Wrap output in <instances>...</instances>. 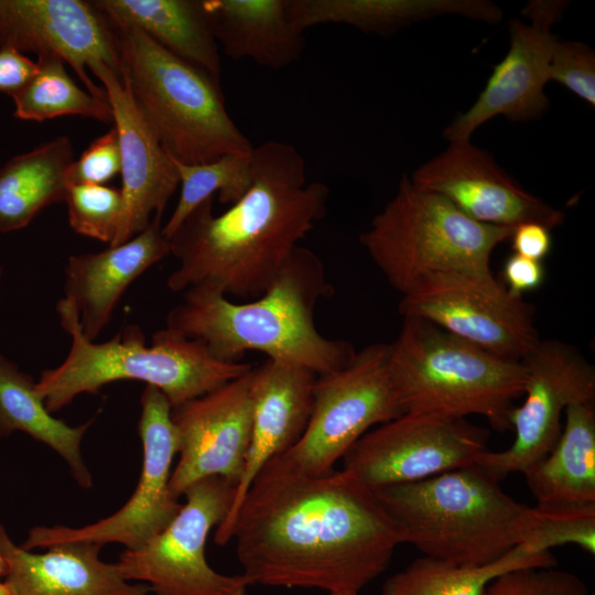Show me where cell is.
I'll return each instance as SVG.
<instances>
[{
	"label": "cell",
	"instance_id": "cell-28",
	"mask_svg": "<svg viewBox=\"0 0 595 595\" xmlns=\"http://www.w3.org/2000/svg\"><path fill=\"white\" fill-rule=\"evenodd\" d=\"M93 420L71 426L46 409L33 378L0 354V437L23 432L54 450L67 463L76 483L93 486L80 452L83 436Z\"/></svg>",
	"mask_w": 595,
	"mask_h": 595
},
{
	"label": "cell",
	"instance_id": "cell-25",
	"mask_svg": "<svg viewBox=\"0 0 595 595\" xmlns=\"http://www.w3.org/2000/svg\"><path fill=\"white\" fill-rule=\"evenodd\" d=\"M290 13L303 31L332 23L379 35L441 15L491 24L502 18L501 9L488 0H290Z\"/></svg>",
	"mask_w": 595,
	"mask_h": 595
},
{
	"label": "cell",
	"instance_id": "cell-40",
	"mask_svg": "<svg viewBox=\"0 0 595 595\" xmlns=\"http://www.w3.org/2000/svg\"><path fill=\"white\" fill-rule=\"evenodd\" d=\"M6 575V561L0 552V595H12L6 582H1V577Z\"/></svg>",
	"mask_w": 595,
	"mask_h": 595
},
{
	"label": "cell",
	"instance_id": "cell-32",
	"mask_svg": "<svg viewBox=\"0 0 595 595\" xmlns=\"http://www.w3.org/2000/svg\"><path fill=\"white\" fill-rule=\"evenodd\" d=\"M64 202L69 226L75 232L115 246L126 215L121 188L72 184Z\"/></svg>",
	"mask_w": 595,
	"mask_h": 595
},
{
	"label": "cell",
	"instance_id": "cell-33",
	"mask_svg": "<svg viewBox=\"0 0 595 595\" xmlns=\"http://www.w3.org/2000/svg\"><path fill=\"white\" fill-rule=\"evenodd\" d=\"M536 509L538 520L527 544L538 551H551L554 547L572 543L595 553V505L559 510Z\"/></svg>",
	"mask_w": 595,
	"mask_h": 595
},
{
	"label": "cell",
	"instance_id": "cell-13",
	"mask_svg": "<svg viewBox=\"0 0 595 595\" xmlns=\"http://www.w3.org/2000/svg\"><path fill=\"white\" fill-rule=\"evenodd\" d=\"M520 363L524 401L509 414L515 441L505 451L484 452L476 462L499 482L510 473L523 474L552 450L570 404L595 401V369L570 344L540 339Z\"/></svg>",
	"mask_w": 595,
	"mask_h": 595
},
{
	"label": "cell",
	"instance_id": "cell-31",
	"mask_svg": "<svg viewBox=\"0 0 595 595\" xmlns=\"http://www.w3.org/2000/svg\"><path fill=\"white\" fill-rule=\"evenodd\" d=\"M251 153H229L201 164H185L172 158L180 178L177 204L162 227L170 239L183 220L203 202L218 193L224 205L238 202L252 184Z\"/></svg>",
	"mask_w": 595,
	"mask_h": 595
},
{
	"label": "cell",
	"instance_id": "cell-14",
	"mask_svg": "<svg viewBox=\"0 0 595 595\" xmlns=\"http://www.w3.org/2000/svg\"><path fill=\"white\" fill-rule=\"evenodd\" d=\"M487 437L466 419L403 413L365 433L343 457V469L371 490L418 482L476 464Z\"/></svg>",
	"mask_w": 595,
	"mask_h": 595
},
{
	"label": "cell",
	"instance_id": "cell-9",
	"mask_svg": "<svg viewBox=\"0 0 595 595\" xmlns=\"http://www.w3.org/2000/svg\"><path fill=\"white\" fill-rule=\"evenodd\" d=\"M389 353V344H371L345 368L317 376L307 426L280 459L306 475L327 474L371 426L403 414L390 377Z\"/></svg>",
	"mask_w": 595,
	"mask_h": 595
},
{
	"label": "cell",
	"instance_id": "cell-39",
	"mask_svg": "<svg viewBox=\"0 0 595 595\" xmlns=\"http://www.w3.org/2000/svg\"><path fill=\"white\" fill-rule=\"evenodd\" d=\"M550 230L538 223H526L515 227L510 237L513 252L528 259L542 261L552 248Z\"/></svg>",
	"mask_w": 595,
	"mask_h": 595
},
{
	"label": "cell",
	"instance_id": "cell-42",
	"mask_svg": "<svg viewBox=\"0 0 595 595\" xmlns=\"http://www.w3.org/2000/svg\"><path fill=\"white\" fill-rule=\"evenodd\" d=\"M2 274H3V269H2V267H0V279H1Z\"/></svg>",
	"mask_w": 595,
	"mask_h": 595
},
{
	"label": "cell",
	"instance_id": "cell-18",
	"mask_svg": "<svg viewBox=\"0 0 595 595\" xmlns=\"http://www.w3.org/2000/svg\"><path fill=\"white\" fill-rule=\"evenodd\" d=\"M251 370L213 391L172 408L178 461L170 488L175 497L194 483L220 476L238 485L251 441Z\"/></svg>",
	"mask_w": 595,
	"mask_h": 595
},
{
	"label": "cell",
	"instance_id": "cell-1",
	"mask_svg": "<svg viewBox=\"0 0 595 595\" xmlns=\"http://www.w3.org/2000/svg\"><path fill=\"white\" fill-rule=\"evenodd\" d=\"M250 586L355 593L378 577L401 544L374 491L349 472L306 475L269 461L229 529Z\"/></svg>",
	"mask_w": 595,
	"mask_h": 595
},
{
	"label": "cell",
	"instance_id": "cell-23",
	"mask_svg": "<svg viewBox=\"0 0 595 595\" xmlns=\"http://www.w3.org/2000/svg\"><path fill=\"white\" fill-rule=\"evenodd\" d=\"M214 35L231 60H251L280 69L295 63L305 47L304 31L293 21L290 0H203Z\"/></svg>",
	"mask_w": 595,
	"mask_h": 595
},
{
	"label": "cell",
	"instance_id": "cell-19",
	"mask_svg": "<svg viewBox=\"0 0 595 595\" xmlns=\"http://www.w3.org/2000/svg\"><path fill=\"white\" fill-rule=\"evenodd\" d=\"M106 91L121 156L126 215L115 246L143 231L162 215L180 185L172 158L136 102L121 75L99 62L89 68Z\"/></svg>",
	"mask_w": 595,
	"mask_h": 595
},
{
	"label": "cell",
	"instance_id": "cell-15",
	"mask_svg": "<svg viewBox=\"0 0 595 595\" xmlns=\"http://www.w3.org/2000/svg\"><path fill=\"white\" fill-rule=\"evenodd\" d=\"M567 1L531 0L521 11L530 22H509V48L494 66L484 89L468 110L443 132L451 141L469 140L483 123L504 116L511 121L541 118L548 110L544 87L548 66L556 41L552 26L560 21Z\"/></svg>",
	"mask_w": 595,
	"mask_h": 595
},
{
	"label": "cell",
	"instance_id": "cell-27",
	"mask_svg": "<svg viewBox=\"0 0 595 595\" xmlns=\"http://www.w3.org/2000/svg\"><path fill=\"white\" fill-rule=\"evenodd\" d=\"M75 161L66 136L11 158L0 169V232L26 227L45 207L65 201Z\"/></svg>",
	"mask_w": 595,
	"mask_h": 595
},
{
	"label": "cell",
	"instance_id": "cell-12",
	"mask_svg": "<svg viewBox=\"0 0 595 595\" xmlns=\"http://www.w3.org/2000/svg\"><path fill=\"white\" fill-rule=\"evenodd\" d=\"M398 310L510 360L520 361L541 339L532 304L493 273L429 274L402 294Z\"/></svg>",
	"mask_w": 595,
	"mask_h": 595
},
{
	"label": "cell",
	"instance_id": "cell-17",
	"mask_svg": "<svg viewBox=\"0 0 595 595\" xmlns=\"http://www.w3.org/2000/svg\"><path fill=\"white\" fill-rule=\"evenodd\" d=\"M0 48L57 55L102 99L87 69L102 62L121 75L116 29L91 0H0Z\"/></svg>",
	"mask_w": 595,
	"mask_h": 595
},
{
	"label": "cell",
	"instance_id": "cell-30",
	"mask_svg": "<svg viewBox=\"0 0 595 595\" xmlns=\"http://www.w3.org/2000/svg\"><path fill=\"white\" fill-rule=\"evenodd\" d=\"M36 64L34 76L12 96L15 118L41 122L61 116H82L112 122L108 99L82 89L67 74L60 56H37Z\"/></svg>",
	"mask_w": 595,
	"mask_h": 595
},
{
	"label": "cell",
	"instance_id": "cell-35",
	"mask_svg": "<svg viewBox=\"0 0 595 595\" xmlns=\"http://www.w3.org/2000/svg\"><path fill=\"white\" fill-rule=\"evenodd\" d=\"M548 79L554 80L587 104L595 105V53L585 43L556 39Z\"/></svg>",
	"mask_w": 595,
	"mask_h": 595
},
{
	"label": "cell",
	"instance_id": "cell-29",
	"mask_svg": "<svg viewBox=\"0 0 595 595\" xmlns=\"http://www.w3.org/2000/svg\"><path fill=\"white\" fill-rule=\"evenodd\" d=\"M555 565L551 551H538L527 543L483 566H462L423 555L388 577L381 595H484L489 583L506 572Z\"/></svg>",
	"mask_w": 595,
	"mask_h": 595
},
{
	"label": "cell",
	"instance_id": "cell-26",
	"mask_svg": "<svg viewBox=\"0 0 595 595\" xmlns=\"http://www.w3.org/2000/svg\"><path fill=\"white\" fill-rule=\"evenodd\" d=\"M113 28H134L174 55L220 76L219 45L203 0H91Z\"/></svg>",
	"mask_w": 595,
	"mask_h": 595
},
{
	"label": "cell",
	"instance_id": "cell-22",
	"mask_svg": "<svg viewBox=\"0 0 595 595\" xmlns=\"http://www.w3.org/2000/svg\"><path fill=\"white\" fill-rule=\"evenodd\" d=\"M102 547L66 542L33 553L15 544L0 522L4 582L12 595H149V586L129 584L116 563L99 559Z\"/></svg>",
	"mask_w": 595,
	"mask_h": 595
},
{
	"label": "cell",
	"instance_id": "cell-2",
	"mask_svg": "<svg viewBox=\"0 0 595 595\" xmlns=\"http://www.w3.org/2000/svg\"><path fill=\"white\" fill-rule=\"evenodd\" d=\"M252 184L224 213L210 197L170 237L178 267L167 286L181 292L205 286L223 295L257 299L274 282L299 242L327 212L329 188L307 182L298 149L269 140L253 148Z\"/></svg>",
	"mask_w": 595,
	"mask_h": 595
},
{
	"label": "cell",
	"instance_id": "cell-36",
	"mask_svg": "<svg viewBox=\"0 0 595 595\" xmlns=\"http://www.w3.org/2000/svg\"><path fill=\"white\" fill-rule=\"evenodd\" d=\"M121 171V156L118 133L111 127L106 133L95 139L75 160L69 169L72 184L106 185Z\"/></svg>",
	"mask_w": 595,
	"mask_h": 595
},
{
	"label": "cell",
	"instance_id": "cell-10",
	"mask_svg": "<svg viewBox=\"0 0 595 595\" xmlns=\"http://www.w3.org/2000/svg\"><path fill=\"white\" fill-rule=\"evenodd\" d=\"M235 494L236 485L220 476L194 483L164 531L121 553L116 563L121 576L147 582L155 595H247L250 585L241 573L221 574L205 558L207 537L227 518Z\"/></svg>",
	"mask_w": 595,
	"mask_h": 595
},
{
	"label": "cell",
	"instance_id": "cell-3",
	"mask_svg": "<svg viewBox=\"0 0 595 595\" xmlns=\"http://www.w3.org/2000/svg\"><path fill=\"white\" fill-rule=\"evenodd\" d=\"M332 292L322 259L299 246L261 296L235 303L205 286L187 289L167 313L166 328L203 342L220 360L240 361L253 350L322 376L345 368L357 353L350 342L316 328L315 307Z\"/></svg>",
	"mask_w": 595,
	"mask_h": 595
},
{
	"label": "cell",
	"instance_id": "cell-16",
	"mask_svg": "<svg viewBox=\"0 0 595 595\" xmlns=\"http://www.w3.org/2000/svg\"><path fill=\"white\" fill-rule=\"evenodd\" d=\"M409 177L415 186L443 196L478 223L506 227L538 223L552 229L565 218L563 212L528 192L470 140L451 141Z\"/></svg>",
	"mask_w": 595,
	"mask_h": 595
},
{
	"label": "cell",
	"instance_id": "cell-5",
	"mask_svg": "<svg viewBox=\"0 0 595 595\" xmlns=\"http://www.w3.org/2000/svg\"><path fill=\"white\" fill-rule=\"evenodd\" d=\"M61 325L72 344L64 361L42 371L35 389L53 414L82 393H97L117 380H139L160 389L172 408L198 398L248 374L252 366L214 357L206 345L164 328L147 345L138 325L95 343L79 327L74 306L64 298L56 304Z\"/></svg>",
	"mask_w": 595,
	"mask_h": 595
},
{
	"label": "cell",
	"instance_id": "cell-11",
	"mask_svg": "<svg viewBox=\"0 0 595 595\" xmlns=\"http://www.w3.org/2000/svg\"><path fill=\"white\" fill-rule=\"evenodd\" d=\"M140 403L138 431L143 451L142 469L129 500L111 516L85 527H34L21 545L23 549H48L66 542L104 547L116 542L125 545L126 550H137L174 520L183 504L170 488L172 462L177 454L172 407L163 392L151 385H145Z\"/></svg>",
	"mask_w": 595,
	"mask_h": 595
},
{
	"label": "cell",
	"instance_id": "cell-34",
	"mask_svg": "<svg viewBox=\"0 0 595 595\" xmlns=\"http://www.w3.org/2000/svg\"><path fill=\"white\" fill-rule=\"evenodd\" d=\"M484 595H591V591L570 571L555 566H527L497 576Z\"/></svg>",
	"mask_w": 595,
	"mask_h": 595
},
{
	"label": "cell",
	"instance_id": "cell-38",
	"mask_svg": "<svg viewBox=\"0 0 595 595\" xmlns=\"http://www.w3.org/2000/svg\"><path fill=\"white\" fill-rule=\"evenodd\" d=\"M36 62L12 50L0 48V91L11 97L34 76Z\"/></svg>",
	"mask_w": 595,
	"mask_h": 595
},
{
	"label": "cell",
	"instance_id": "cell-6",
	"mask_svg": "<svg viewBox=\"0 0 595 595\" xmlns=\"http://www.w3.org/2000/svg\"><path fill=\"white\" fill-rule=\"evenodd\" d=\"M389 347L390 377L403 413L480 415L498 432L511 429L509 414L526 382L520 361L411 316L403 317Z\"/></svg>",
	"mask_w": 595,
	"mask_h": 595
},
{
	"label": "cell",
	"instance_id": "cell-24",
	"mask_svg": "<svg viewBox=\"0 0 595 595\" xmlns=\"http://www.w3.org/2000/svg\"><path fill=\"white\" fill-rule=\"evenodd\" d=\"M552 450L524 473L541 510L595 505V401L570 404Z\"/></svg>",
	"mask_w": 595,
	"mask_h": 595
},
{
	"label": "cell",
	"instance_id": "cell-37",
	"mask_svg": "<svg viewBox=\"0 0 595 595\" xmlns=\"http://www.w3.org/2000/svg\"><path fill=\"white\" fill-rule=\"evenodd\" d=\"M542 261L512 253L504 264L502 277L507 290L516 296L537 290L544 281Z\"/></svg>",
	"mask_w": 595,
	"mask_h": 595
},
{
	"label": "cell",
	"instance_id": "cell-20",
	"mask_svg": "<svg viewBox=\"0 0 595 595\" xmlns=\"http://www.w3.org/2000/svg\"><path fill=\"white\" fill-rule=\"evenodd\" d=\"M317 375L301 365L267 359L251 369V441L231 509L217 528L215 542H229L235 515L257 474L273 457L290 450L303 435L313 407Z\"/></svg>",
	"mask_w": 595,
	"mask_h": 595
},
{
	"label": "cell",
	"instance_id": "cell-8",
	"mask_svg": "<svg viewBox=\"0 0 595 595\" xmlns=\"http://www.w3.org/2000/svg\"><path fill=\"white\" fill-rule=\"evenodd\" d=\"M513 229L473 220L403 174L359 241L387 282L404 294L437 272L493 273L491 253Z\"/></svg>",
	"mask_w": 595,
	"mask_h": 595
},
{
	"label": "cell",
	"instance_id": "cell-21",
	"mask_svg": "<svg viewBox=\"0 0 595 595\" xmlns=\"http://www.w3.org/2000/svg\"><path fill=\"white\" fill-rule=\"evenodd\" d=\"M162 215L128 241L98 252L72 255L64 269V299L77 312L83 335L95 340L109 323L128 286L171 255Z\"/></svg>",
	"mask_w": 595,
	"mask_h": 595
},
{
	"label": "cell",
	"instance_id": "cell-4",
	"mask_svg": "<svg viewBox=\"0 0 595 595\" xmlns=\"http://www.w3.org/2000/svg\"><path fill=\"white\" fill-rule=\"evenodd\" d=\"M402 543L462 566L490 564L527 543L538 520L477 464L372 490Z\"/></svg>",
	"mask_w": 595,
	"mask_h": 595
},
{
	"label": "cell",
	"instance_id": "cell-41",
	"mask_svg": "<svg viewBox=\"0 0 595 595\" xmlns=\"http://www.w3.org/2000/svg\"><path fill=\"white\" fill-rule=\"evenodd\" d=\"M329 595H359L355 593H331Z\"/></svg>",
	"mask_w": 595,
	"mask_h": 595
},
{
	"label": "cell",
	"instance_id": "cell-7",
	"mask_svg": "<svg viewBox=\"0 0 595 595\" xmlns=\"http://www.w3.org/2000/svg\"><path fill=\"white\" fill-rule=\"evenodd\" d=\"M115 29L121 77L171 158L201 164L253 151L227 111L219 76L174 55L138 29Z\"/></svg>",
	"mask_w": 595,
	"mask_h": 595
}]
</instances>
